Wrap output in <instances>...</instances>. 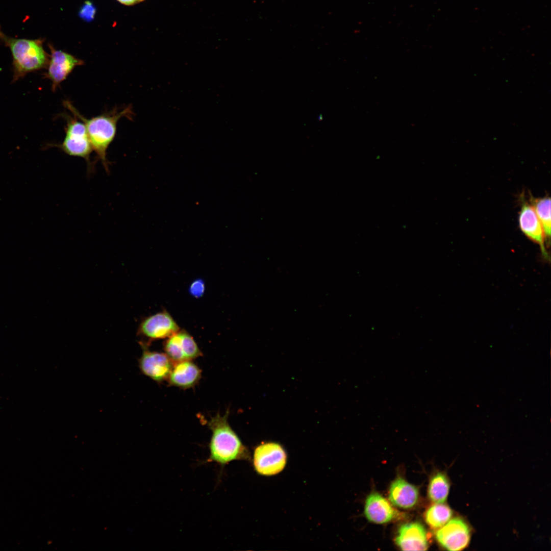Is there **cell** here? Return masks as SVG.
I'll use <instances>...</instances> for the list:
<instances>
[{
    "instance_id": "cell-19",
    "label": "cell",
    "mask_w": 551,
    "mask_h": 551,
    "mask_svg": "<svg viewBox=\"0 0 551 551\" xmlns=\"http://www.w3.org/2000/svg\"><path fill=\"white\" fill-rule=\"evenodd\" d=\"M96 13V8L90 1H86L81 7L79 13V16L83 20L87 22L93 20Z\"/></svg>"
},
{
    "instance_id": "cell-17",
    "label": "cell",
    "mask_w": 551,
    "mask_h": 551,
    "mask_svg": "<svg viewBox=\"0 0 551 551\" xmlns=\"http://www.w3.org/2000/svg\"><path fill=\"white\" fill-rule=\"evenodd\" d=\"M452 509L444 503H434L424 513V520L427 524L433 530H437L452 517Z\"/></svg>"
},
{
    "instance_id": "cell-4",
    "label": "cell",
    "mask_w": 551,
    "mask_h": 551,
    "mask_svg": "<svg viewBox=\"0 0 551 551\" xmlns=\"http://www.w3.org/2000/svg\"><path fill=\"white\" fill-rule=\"evenodd\" d=\"M65 128V136L61 144L55 145L66 154L84 158L91 169L90 156L92 147L89 139L86 128L83 121L78 118L67 116Z\"/></svg>"
},
{
    "instance_id": "cell-11",
    "label": "cell",
    "mask_w": 551,
    "mask_h": 551,
    "mask_svg": "<svg viewBox=\"0 0 551 551\" xmlns=\"http://www.w3.org/2000/svg\"><path fill=\"white\" fill-rule=\"evenodd\" d=\"M518 223L522 233L539 245L543 256L547 258V253L545 247V238L541 223L532 206L523 198L521 199Z\"/></svg>"
},
{
    "instance_id": "cell-13",
    "label": "cell",
    "mask_w": 551,
    "mask_h": 551,
    "mask_svg": "<svg viewBox=\"0 0 551 551\" xmlns=\"http://www.w3.org/2000/svg\"><path fill=\"white\" fill-rule=\"evenodd\" d=\"M364 514L369 521L378 524L388 522L398 515L390 502L377 492H372L367 497Z\"/></svg>"
},
{
    "instance_id": "cell-7",
    "label": "cell",
    "mask_w": 551,
    "mask_h": 551,
    "mask_svg": "<svg viewBox=\"0 0 551 551\" xmlns=\"http://www.w3.org/2000/svg\"><path fill=\"white\" fill-rule=\"evenodd\" d=\"M140 344L142 348V354L138 360L140 371L157 382L167 380L174 362L165 353L150 350L146 343L142 341Z\"/></svg>"
},
{
    "instance_id": "cell-16",
    "label": "cell",
    "mask_w": 551,
    "mask_h": 551,
    "mask_svg": "<svg viewBox=\"0 0 551 551\" xmlns=\"http://www.w3.org/2000/svg\"><path fill=\"white\" fill-rule=\"evenodd\" d=\"M450 483L445 473L439 472L431 478L428 489L429 499L434 503H444L449 491Z\"/></svg>"
},
{
    "instance_id": "cell-2",
    "label": "cell",
    "mask_w": 551,
    "mask_h": 551,
    "mask_svg": "<svg viewBox=\"0 0 551 551\" xmlns=\"http://www.w3.org/2000/svg\"><path fill=\"white\" fill-rule=\"evenodd\" d=\"M228 414V411L222 415L218 413L208 422L212 436L208 461L215 462L221 465L247 457L244 446L229 423Z\"/></svg>"
},
{
    "instance_id": "cell-20",
    "label": "cell",
    "mask_w": 551,
    "mask_h": 551,
    "mask_svg": "<svg viewBox=\"0 0 551 551\" xmlns=\"http://www.w3.org/2000/svg\"><path fill=\"white\" fill-rule=\"evenodd\" d=\"M205 290V282L201 279L193 281L188 289L189 293L195 298L201 297L204 295Z\"/></svg>"
},
{
    "instance_id": "cell-10",
    "label": "cell",
    "mask_w": 551,
    "mask_h": 551,
    "mask_svg": "<svg viewBox=\"0 0 551 551\" xmlns=\"http://www.w3.org/2000/svg\"><path fill=\"white\" fill-rule=\"evenodd\" d=\"M165 354L173 362L192 360L202 355L193 337L184 330L167 338L164 343Z\"/></svg>"
},
{
    "instance_id": "cell-14",
    "label": "cell",
    "mask_w": 551,
    "mask_h": 551,
    "mask_svg": "<svg viewBox=\"0 0 551 551\" xmlns=\"http://www.w3.org/2000/svg\"><path fill=\"white\" fill-rule=\"evenodd\" d=\"M419 491L414 485L401 477L394 480L389 489V500L393 506L403 509L413 507L417 503Z\"/></svg>"
},
{
    "instance_id": "cell-6",
    "label": "cell",
    "mask_w": 551,
    "mask_h": 551,
    "mask_svg": "<svg viewBox=\"0 0 551 551\" xmlns=\"http://www.w3.org/2000/svg\"><path fill=\"white\" fill-rule=\"evenodd\" d=\"M470 536L469 525L460 517L450 519L435 533L438 543L445 549L450 551H459L465 548L469 543Z\"/></svg>"
},
{
    "instance_id": "cell-21",
    "label": "cell",
    "mask_w": 551,
    "mask_h": 551,
    "mask_svg": "<svg viewBox=\"0 0 551 551\" xmlns=\"http://www.w3.org/2000/svg\"><path fill=\"white\" fill-rule=\"evenodd\" d=\"M117 1H118L119 2H120L122 4L127 5V6H131V5H133L142 2L143 0H117Z\"/></svg>"
},
{
    "instance_id": "cell-3",
    "label": "cell",
    "mask_w": 551,
    "mask_h": 551,
    "mask_svg": "<svg viewBox=\"0 0 551 551\" xmlns=\"http://www.w3.org/2000/svg\"><path fill=\"white\" fill-rule=\"evenodd\" d=\"M0 40L10 48L12 55L13 82L31 72L47 67L49 59L42 40L12 38L1 30Z\"/></svg>"
},
{
    "instance_id": "cell-1",
    "label": "cell",
    "mask_w": 551,
    "mask_h": 551,
    "mask_svg": "<svg viewBox=\"0 0 551 551\" xmlns=\"http://www.w3.org/2000/svg\"><path fill=\"white\" fill-rule=\"evenodd\" d=\"M64 106L85 124L92 149L108 172L109 163L107 158V149L115 136L118 120L123 117L131 118L134 115L131 107L128 106L120 111L114 110L110 113L87 119L69 102L65 101Z\"/></svg>"
},
{
    "instance_id": "cell-5",
    "label": "cell",
    "mask_w": 551,
    "mask_h": 551,
    "mask_svg": "<svg viewBox=\"0 0 551 551\" xmlns=\"http://www.w3.org/2000/svg\"><path fill=\"white\" fill-rule=\"evenodd\" d=\"M287 456L284 448L278 443L268 442L256 447L253 464L260 474L272 475L279 473L285 467Z\"/></svg>"
},
{
    "instance_id": "cell-18",
    "label": "cell",
    "mask_w": 551,
    "mask_h": 551,
    "mask_svg": "<svg viewBox=\"0 0 551 551\" xmlns=\"http://www.w3.org/2000/svg\"><path fill=\"white\" fill-rule=\"evenodd\" d=\"M531 205L534 209L542 226L545 241H549L550 237V198L545 196L535 198L530 196Z\"/></svg>"
},
{
    "instance_id": "cell-12",
    "label": "cell",
    "mask_w": 551,
    "mask_h": 551,
    "mask_svg": "<svg viewBox=\"0 0 551 551\" xmlns=\"http://www.w3.org/2000/svg\"><path fill=\"white\" fill-rule=\"evenodd\" d=\"M396 544L403 550H426L429 547L427 532L419 522L402 524L395 538Z\"/></svg>"
},
{
    "instance_id": "cell-9",
    "label": "cell",
    "mask_w": 551,
    "mask_h": 551,
    "mask_svg": "<svg viewBox=\"0 0 551 551\" xmlns=\"http://www.w3.org/2000/svg\"><path fill=\"white\" fill-rule=\"evenodd\" d=\"M49 47L51 56L45 77L51 81L52 89L54 91L72 70L83 65L84 62L66 52L55 49L51 45Z\"/></svg>"
},
{
    "instance_id": "cell-8",
    "label": "cell",
    "mask_w": 551,
    "mask_h": 551,
    "mask_svg": "<svg viewBox=\"0 0 551 551\" xmlns=\"http://www.w3.org/2000/svg\"><path fill=\"white\" fill-rule=\"evenodd\" d=\"M180 330L171 315L163 310L144 318L138 326L137 334L152 341L167 338Z\"/></svg>"
},
{
    "instance_id": "cell-15",
    "label": "cell",
    "mask_w": 551,
    "mask_h": 551,
    "mask_svg": "<svg viewBox=\"0 0 551 551\" xmlns=\"http://www.w3.org/2000/svg\"><path fill=\"white\" fill-rule=\"evenodd\" d=\"M202 371L191 360L174 363L168 378L169 384L177 387L189 388L200 380Z\"/></svg>"
}]
</instances>
